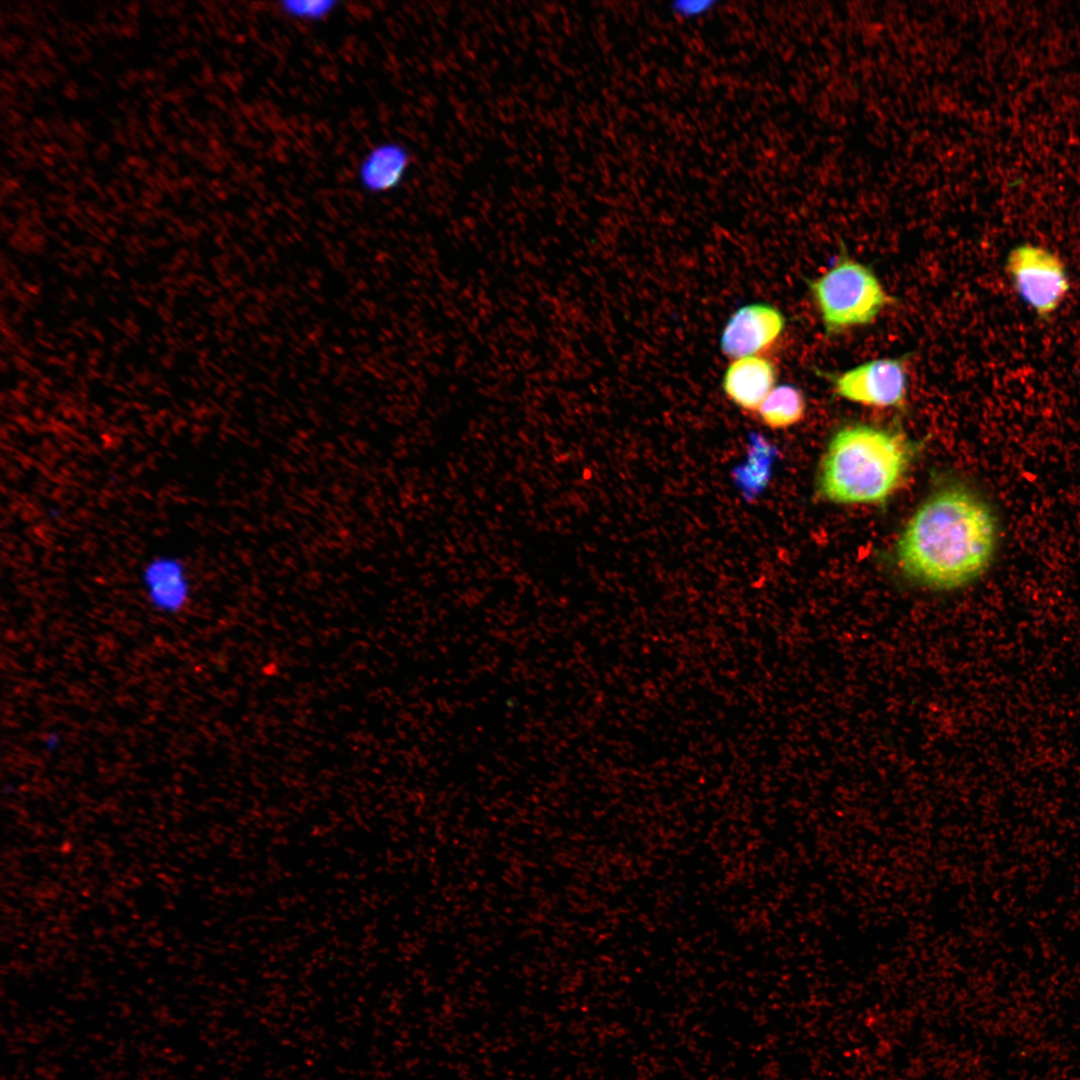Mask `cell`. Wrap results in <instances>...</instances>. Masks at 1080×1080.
<instances>
[{
  "label": "cell",
  "mask_w": 1080,
  "mask_h": 1080,
  "mask_svg": "<svg viewBox=\"0 0 1080 1080\" xmlns=\"http://www.w3.org/2000/svg\"><path fill=\"white\" fill-rule=\"evenodd\" d=\"M997 535L989 505L970 488L948 485L932 493L906 523L896 543L897 563L916 584L955 590L985 572Z\"/></svg>",
  "instance_id": "obj_1"
},
{
  "label": "cell",
  "mask_w": 1080,
  "mask_h": 1080,
  "mask_svg": "<svg viewBox=\"0 0 1080 1080\" xmlns=\"http://www.w3.org/2000/svg\"><path fill=\"white\" fill-rule=\"evenodd\" d=\"M911 448L896 431L850 425L831 439L818 474V491L838 504L885 501L901 485L911 462Z\"/></svg>",
  "instance_id": "obj_2"
},
{
  "label": "cell",
  "mask_w": 1080,
  "mask_h": 1080,
  "mask_svg": "<svg viewBox=\"0 0 1080 1080\" xmlns=\"http://www.w3.org/2000/svg\"><path fill=\"white\" fill-rule=\"evenodd\" d=\"M808 285L828 334L871 323L893 301L868 266L847 256Z\"/></svg>",
  "instance_id": "obj_3"
},
{
  "label": "cell",
  "mask_w": 1080,
  "mask_h": 1080,
  "mask_svg": "<svg viewBox=\"0 0 1080 1080\" xmlns=\"http://www.w3.org/2000/svg\"><path fill=\"white\" fill-rule=\"evenodd\" d=\"M1005 271L1018 298L1041 320L1055 315L1070 292L1066 264L1056 252L1039 244L1023 243L1012 248Z\"/></svg>",
  "instance_id": "obj_4"
},
{
  "label": "cell",
  "mask_w": 1080,
  "mask_h": 1080,
  "mask_svg": "<svg viewBox=\"0 0 1080 1080\" xmlns=\"http://www.w3.org/2000/svg\"><path fill=\"white\" fill-rule=\"evenodd\" d=\"M826 375L835 392L849 401L874 407H899L906 399L904 359H875L840 374Z\"/></svg>",
  "instance_id": "obj_5"
},
{
  "label": "cell",
  "mask_w": 1080,
  "mask_h": 1080,
  "mask_svg": "<svg viewBox=\"0 0 1080 1080\" xmlns=\"http://www.w3.org/2000/svg\"><path fill=\"white\" fill-rule=\"evenodd\" d=\"M138 581L145 602L161 616L180 615L191 603L192 576L185 560L177 554L150 556L139 569Z\"/></svg>",
  "instance_id": "obj_6"
},
{
  "label": "cell",
  "mask_w": 1080,
  "mask_h": 1080,
  "mask_svg": "<svg viewBox=\"0 0 1080 1080\" xmlns=\"http://www.w3.org/2000/svg\"><path fill=\"white\" fill-rule=\"evenodd\" d=\"M784 325L783 314L774 306L764 303L745 305L726 323L720 340L721 350L735 360L754 356L773 344Z\"/></svg>",
  "instance_id": "obj_7"
},
{
  "label": "cell",
  "mask_w": 1080,
  "mask_h": 1080,
  "mask_svg": "<svg viewBox=\"0 0 1080 1080\" xmlns=\"http://www.w3.org/2000/svg\"><path fill=\"white\" fill-rule=\"evenodd\" d=\"M776 367L759 355L734 360L723 376L722 387L738 407L757 411L775 387Z\"/></svg>",
  "instance_id": "obj_8"
},
{
  "label": "cell",
  "mask_w": 1080,
  "mask_h": 1080,
  "mask_svg": "<svg viewBox=\"0 0 1080 1080\" xmlns=\"http://www.w3.org/2000/svg\"><path fill=\"white\" fill-rule=\"evenodd\" d=\"M411 162V153L404 145L392 141L380 143L359 163L358 183L367 193L389 192L401 184Z\"/></svg>",
  "instance_id": "obj_9"
},
{
  "label": "cell",
  "mask_w": 1080,
  "mask_h": 1080,
  "mask_svg": "<svg viewBox=\"0 0 1080 1080\" xmlns=\"http://www.w3.org/2000/svg\"><path fill=\"white\" fill-rule=\"evenodd\" d=\"M803 392L794 385L773 388L757 410L761 421L772 429H783L799 423L805 416Z\"/></svg>",
  "instance_id": "obj_10"
},
{
  "label": "cell",
  "mask_w": 1080,
  "mask_h": 1080,
  "mask_svg": "<svg viewBox=\"0 0 1080 1080\" xmlns=\"http://www.w3.org/2000/svg\"><path fill=\"white\" fill-rule=\"evenodd\" d=\"M337 7L334 1H285L279 3L280 11L289 18L306 22H318L330 16Z\"/></svg>",
  "instance_id": "obj_11"
},
{
  "label": "cell",
  "mask_w": 1080,
  "mask_h": 1080,
  "mask_svg": "<svg viewBox=\"0 0 1080 1080\" xmlns=\"http://www.w3.org/2000/svg\"><path fill=\"white\" fill-rule=\"evenodd\" d=\"M716 4L710 0H684L673 2L670 9L681 19H695L711 12Z\"/></svg>",
  "instance_id": "obj_12"
},
{
  "label": "cell",
  "mask_w": 1080,
  "mask_h": 1080,
  "mask_svg": "<svg viewBox=\"0 0 1080 1080\" xmlns=\"http://www.w3.org/2000/svg\"><path fill=\"white\" fill-rule=\"evenodd\" d=\"M61 745V736L57 732H49L43 738V747L47 752L53 753Z\"/></svg>",
  "instance_id": "obj_13"
}]
</instances>
